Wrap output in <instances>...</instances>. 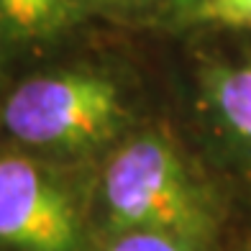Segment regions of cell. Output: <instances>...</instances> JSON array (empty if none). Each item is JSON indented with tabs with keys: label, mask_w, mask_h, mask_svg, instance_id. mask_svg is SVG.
<instances>
[{
	"label": "cell",
	"mask_w": 251,
	"mask_h": 251,
	"mask_svg": "<svg viewBox=\"0 0 251 251\" xmlns=\"http://www.w3.org/2000/svg\"><path fill=\"white\" fill-rule=\"evenodd\" d=\"M95 208L102 236L162 231L205 246L215 226L205 185L172 139L149 128L110 151L98 175Z\"/></svg>",
	"instance_id": "cell-1"
},
{
	"label": "cell",
	"mask_w": 251,
	"mask_h": 251,
	"mask_svg": "<svg viewBox=\"0 0 251 251\" xmlns=\"http://www.w3.org/2000/svg\"><path fill=\"white\" fill-rule=\"evenodd\" d=\"M128 123L121 85L98 70H62L18 82L0 108V126L21 149L79 156L118 139Z\"/></svg>",
	"instance_id": "cell-2"
},
{
	"label": "cell",
	"mask_w": 251,
	"mask_h": 251,
	"mask_svg": "<svg viewBox=\"0 0 251 251\" xmlns=\"http://www.w3.org/2000/svg\"><path fill=\"white\" fill-rule=\"evenodd\" d=\"M87 218L64 172L0 154V251H85Z\"/></svg>",
	"instance_id": "cell-3"
},
{
	"label": "cell",
	"mask_w": 251,
	"mask_h": 251,
	"mask_svg": "<svg viewBox=\"0 0 251 251\" xmlns=\"http://www.w3.org/2000/svg\"><path fill=\"white\" fill-rule=\"evenodd\" d=\"M202 95L221 131L251 156V62L210 67Z\"/></svg>",
	"instance_id": "cell-4"
},
{
	"label": "cell",
	"mask_w": 251,
	"mask_h": 251,
	"mask_svg": "<svg viewBox=\"0 0 251 251\" xmlns=\"http://www.w3.org/2000/svg\"><path fill=\"white\" fill-rule=\"evenodd\" d=\"M75 13V0H0V44L47 41L70 26Z\"/></svg>",
	"instance_id": "cell-5"
},
{
	"label": "cell",
	"mask_w": 251,
	"mask_h": 251,
	"mask_svg": "<svg viewBox=\"0 0 251 251\" xmlns=\"http://www.w3.org/2000/svg\"><path fill=\"white\" fill-rule=\"evenodd\" d=\"M98 251H202V246L162 231H123L102 236Z\"/></svg>",
	"instance_id": "cell-6"
},
{
	"label": "cell",
	"mask_w": 251,
	"mask_h": 251,
	"mask_svg": "<svg viewBox=\"0 0 251 251\" xmlns=\"http://www.w3.org/2000/svg\"><path fill=\"white\" fill-rule=\"evenodd\" d=\"M198 18L223 26L251 28V0H208Z\"/></svg>",
	"instance_id": "cell-7"
},
{
	"label": "cell",
	"mask_w": 251,
	"mask_h": 251,
	"mask_svg": "<svg viewBox=\"0 0 251 251\" xmlns=\"http://www.w3.org/2000/svg\"><path fill=\"white\" fill-rule=\"evenodd\" d=\"M156 3L159 0H75L77 10H100V13H139Z\"/></svg>",
	"instance_id": "cell-8"
},
{
	"label": "cell",
	"mask_w": 251,
	"mask_h": 251,
	"mask_svg": "<svg viewBox=\"0 0 251 251\" xmlns=\"http://www.w3.org/2000/svg\"><path fill=\"white\" fill-rule=\"evenodd\" d=\"M167 8L172 10L175 16H185V18H198L200 10L205 8L208 0H164Z\"/></svg>",
	"instance_id": "cell-9"
},
{
	"label": "cell",
	"mask_w": 251,
	"mask_h": 251,
	"mask_svg": "<svg viewBox=\"0 0 251 251\" xmlns=\"http://www.w3.org/2000/svg\"><path fill=\"white\" fill-rule=\"evenodd\" d=\"M244 251H251V241H249V244H246V249H244Z\"/></svg>",
	"instance_id": "cell-10"
}]
</instances>
